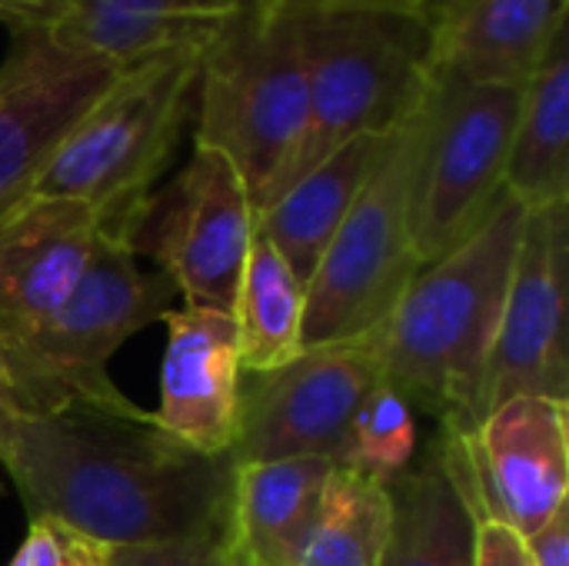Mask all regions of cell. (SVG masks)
<instances>
[{
    "label": "cell",
    "mask_w": 569,
    "mask_h": 566,
    "mask_svg": "<svg viewBox=\"0 0 569 566\" xmlns=\"http://www.w3.org/2000/svg\"><path fill=\"white\" fill-rule=\"evenodd\" d=\"M30 517L110 544L167 540L230 517V457H203L153 414L20 417L0 450Z\"/></svg>",
    "instance_id": "obj_1"
},
{
    "label": "cell",
    "mask_w": 569,
    "mask_h": 566,
    "mask_svg": "<svg viewBox=\"0 0 569 566\" xmlns=\"http://www.w3.org/2000/svg\"><path fill=\"white\" fill-rule=\"evenodd\" d=\"M527 207L503 193L483 227L427 264L383 324V380L443 430L483 420L487 367L520 254Z\"/></svg>",
    "instance_id": "obj_2"
},
{
    "label": "cell",
    "mask_w": 569,
    "mask_h": 566,
    "mask_svg": "<svg viewBox=\"0 0 569 566\" xmlns=\"http://www.w3.org/2000/svg\"><path fill=\"white\" fill-rule=\"evenodd\" d=\"M177 287L160 270H140L130 240L110 227L70 297L20 337L0 340L10 390L23 417L107 414L147 420L107 374L110 357L137 330L173 310Z\"/></svg>",
    "instance_id": "obj_3"
},
{
    "label": "cell",
    "mask_w": 569,
    "mask_h": 566,
    "mask_svg": "<svg viewBox=\"0 0 569 566\" xmlns=\"http://www.w3.org/2000/svg\"><path fill=\"white\" fill-rule=\"evenodd\" d=\"M193 100L197 147L233 163L260 217L273 203L307 127L300 23L247 0L207 43Z\"/></svg>",
    "instance_id": "obj_4"
},
{
    "label": "cell",
    "mask_w": 569,
    "mask_h": 566,
    "mask_svg": "<svg viewBox=\"0 0 569 566\" xmlns=\"http://www.w3.org/2000/svg\"><path fill=\"white\" fill-rule=\"evenodd\" d=\"M207 47H187L120 67L117 80L70 130L33 193L97 207L130 240L150 183L170 163L193 110Z\"/></svg>",
    "instance_id": "obj_5"
},
{
    "label": "cell",
    "mask_w": 569,
    "mask_h": 566,
    "mask_svg": "<svg viewBox=\"0 0 569 566\" xmlns=\"http://www.w3.org/2000/svg\"><path fill=\"white\" fill-rule=\"evenodd\" d=\"M293 20L307 60V127L277 197L343 143L390 133L430 83L427 20L380 10H330Z\"/></svg>",
    "instance_id": "obj_6"
},
{
    "label": "cell",
    "mask_w": 569,
    "mask_h": 566,
    "mask_svg": "<svg viewBox=\"0 0 569 566\" xmlns=\"http://www.w3.org/2000/svg\"><path fill=\"white\" fill-rule=\"evenodd\" d=\"M420 103L423 97L387 133L373 173L307 280L303 347L337 344L383 327L410 280L423 270L410 237Z\"/></svg>",
    "instance_id": "obj_7"
},
{
    "label": "cell",
    "mask_w": 569,
    "mask_h": 566,
    "mask_svg": "<svg viewBox=\"0 0 569 566\" xmlns=\"http://www.w3.org/2000/svg\"><path fill=\"white\" fill-rule=\"evenodd\" d=\"M520 93L523 87L430 73L410 183V237L423 267L477 234L507 193Z\"/></svg>",
    "instance_id": "obj_8"
},
{
    "label": "cell",
    "mask_w": 569,
    "mask_h": 566,
    "mask_svg": "<svg viewBox=\"0 0 569 566\" xmlns=\"http://www.w3.org/2000/svg\"><path fill=\"white\" fill-rule=\"evenodd\" d=\"M243 377L230 450L237 467L290 457H320L340 467L350 424L363 397L383 380V327L303 347L287 364Z\"/></svg>",
    "instance_id": "obj_9"
},
{
    "label": "cell",
    "mask_w": 569,
    "mask_h": 566,
    "mask_svg": "<svg viewBox=\"0 0 569 566\" xmlns=\"http://www.w3.org/2000/svg\"><path fill=\"white\" fill-rule=\"evenodd\" d=\"M257 214L233 163L193 147L190 163L157 197H147L133 230V254H147L167 274L187 307L230 310Z\"/></svg>",
    "instance_id": "obj_10"
},
{
    "label": "cell",
    "mask_w": 569,
    "mask_h": 566,
    "mask_svg": "<svg viewBox=\"0 0 569 566\" xmlns=\"http://www.w3.org/2000/svg\"><path fill=\"white\" fill-rule=\"evenodd\" d=\"M117 73L113 60L60 43L50 27L13 30V47L0 63V217L33 193Z\"/></svg>",
    "instance_id": "obj_11"
},
{
    "label": "cell",
    "mask_w": 569,
    "mask_h": 566,
    "mask_svg": "<svg viewBox=\"0 0 569 566\" xmlns=\"http://www.w3.org/2000/svg\"><path fill=\"white\" fill-rule=\"evenodd\" d=\"M567 277L569 203L527 210L487 367L483 417L510 397H550L569 404Z\"/></svg>",
    "instance_id": "obj_12"
},
{
    "label": "cell",
    "mask_w": 569,
    "mask_h": 566,
    "mask_svg": "<svg viewBox=\"0 0 569 566\" xmlns=\"http://www.w3.org/2000/svg\"><path fill=\"white\" fill-rule=\"evenodd\" d=\"M460 470L473 507L530 537L569 494V404L510 397L473 434H460Z\"/></svg>",
    "instance_id": "obj_13"
},
{
    "label": "cell",
    "mask_w": 569,
    "mask_h": 566,
    "mask_svg": "<svg viewBox=\"0 0 569 566\" xmlns=\"http://www.w3.org/2000/svg\"><path fill=\"white\" fill-rule=\"evenodd\" d=\"M160 320L167 324V350L153 420L203 457H230L243 384L233 314L183 304Z\"/></svg>",
    "instance_id": "obj_14"
},
{
    "label": "cell",
    "mask_w": 569,
    "mask_h": 566,
    "mask_svg": "<svg viewBox=\"0 0 569 566\" xmlns=\"http://www.w3.org/2000/svg\"><path fill=\"white\" fill-rule=\"evenodd\" d=\"M103 227L97 207L40 193L0 217V340L27 334L70 297Z\"/></svg>",
    "instance_id": "obj_15"
},
{
    "label": "cell",
    "mask_w": 569,
    "mask_h": 566,
    "mask_svg": "<svg viewBox=\"0 0 569 566\" xmlns=\"http://www.w3.org/2000/svg\"><path fill=\"white\" fill-rule=\"evenodd\" d=\"M569 0H450L430 23V73L523 87L567 27Z\"/></svg>",
    "instance_id": "obj_16"
},
{
    "label": "cell",
    "mask_w": 569,
    "mask_h": 566,
    "mask_svg": "<svg viewBox=\"0 0 569 566\" xmlns=\"http://www.w3.org/2000/svg\"><path fill=\"white\" fill-rule=\"evenodd\" d=\"M337 464L320 457L257 460L233 470V566H300Z\"/></svg>",
    "instance_id": "obj_17"
},
{
    "label": "cell",
    "mask_w": 569,
    "mask_h": 566,
    "mask_svg": "<svg viewBox=\"0 0 569 566\" xmlns=\"http://www.w3.org/2000/svg\"><path fill=\"white\" fill-rule=\"evenodd\" d=\"M393 537L383 566H473L477 507L463 487L457 434L443 430L417 467L387 484Z\"/></svg>",
    "instance_id": "obj_18"
},
{
    "label": "cell",
    "mask_w": 569,
    "mask_h": 566,
    "mask_svg": "<svg viewBox=\"0 0 569 566\" xmlns=\"http://www.w3.org/2000/svg\"><path fill=\"white\" fill-rule=\"evenodd\" d=\"M247 0H73L50 33L83 53L140 63L157 53L207 47Z\"/></svg>",
    "instance_id": "obj_19"
},
{
    "label": "cell",
    "mask_w": 569,
    "mask_h": 566,
    "mask_svg": "<svg viewBox=\"0 0 569 566\" xmlns=\"http://www.w3.org/2000/svg\"><path fill=\"white\" fill-rule=\"evenodd\" d=\"M383 143L387 133H367L343 143L327 160L310 167L297 183H290L257 217V237H263L290 264L303 287L357 203Z\"/></svg>",
    "instance_id": "obj_20"
},
{
    "label": "cell",
    "mask_w": 569,
    "mask_h": 566,
    "mask_svg": "<svg viewBox=\"0 0 569 566\" xmlns=\"http://www.w3.org/2000/svg\"><path fill=\"white\" fill-rule=\"evenodd\" d=\"M503 190L527 210L569 203V43L553 37L533 77L523 83L510 140Z\"/></svg>",
    "instance_id": "obj_21"
},
{
    "label": "cell",
    "mask_w": 569,
    "mask_h": 566,
    "mask_svg": "<svg viewBox=\"0 0 569 566\" xmlns=\"http://www.w3.org/2000/svg\"><path fill=\"white\" fill-rule=\"evenodd\" d=\"M303 310H307L303 280L263 237H253L230 307L237 324L243 374L273 370L303 350L300 340Z\"/></svg>",
    "instance_id": "obj_22"
},
{
    "label": "cell",
    "mask_w": 569,
    "mask_h": 566,
    "mask_svg": "<svg viewBox=\"0 0 569 566\" xmlns=\"http://www.w3.org/2000/svg\"><path fill=\"white\" fill-rule=\"evenodd\" d=\"M393 537L390 487L333 467L323 510L300 566H383Z\"/></svg>",
    "instance_id": "obj_23"
},
{
    "label": "cell",
    "mask_w": 569,
    "mask_h": 566,
    "mask_svg": "<svg viewBox=\"0 0 569 566\" xmlns=\"http://www.w3.org/2000/svg\"><path fill=\"white\" fill-rule=\"evenodd\" d=\"M417 454V424L410 404L380 380L360 404L340 467L357 470L370 480H397Z\"/></svg>",
    "instance_id": "obj_24"
},
{
    "label": "cell",
    "mask_w": 569,
    "mask_h": 566,
    "mask_svg": "<svg viewBox=\"0 0 569 566\" xmlns=\"http://www.w3.org/2000/svg\"><path fill=\"white\" fill-rule=\"evenodd\" d=\"M103 566H233L230 517L183 537L110 544L103 547Z\"/></svg>",
    "instance_id": "obj_25"
},
{
    "label": "cell",
    "mask_w": 569,
    "mask_h": 566,
    "mask_svg": "<svg viewBox=\"0 0 569 566\" xmlns=\"http://www.w3.org/2000/svg\"><path fill=\"white\" fill-rule=\"evenodd\" d=\"M260 3L283 17H307V13H330V10H380V13H403L433 23L450 0H260Z\"/></svg>",
    "instance_id": "obj_26"
},
{
    "label": "cell",
    "mask_w": 569,
    "mask_h": 566,
    "mask_svg": "<svg viewBox=\"0 0 569 566\" xmlns=\"http://www.w3.org/2000/svg\"><path fill=\"white\" fill-rule=\"evenodd\" d=\"M473 566H537L530 557L527 537L510 524L477 514L473 530Z\"/></svg>",
    "instance_id": "obj_27"
},
{
    "label": "cell",
    "mask_w": 569,
    "mask_h": 566,
    "mask_svg": "<svg viewBox=\"0 0 569 566\" xmlns=\"http://www.w3.org/2000/svg\"><path fill=\"white\" fill-rule=\"evenodd\" d=\"M7 566H67L60 527L43 520V517H30L27 537H23V544L17 547L13 560Z\"/></svg>",
    "instance_id": "obj_28"
},
{
    "label": "cell",
    "mask_w": 569,
    "mask_h": 566,
    "mask_svg": "<svg viewBox=\"0 0 569 566\" xmlns=\"http://www.w3.org/2000/svg\"><path fill=\"white\" fill-rule=\"evenodd\" d=\"M527 547L537 566H569V504L527 537Z\"/></svg>",
    "instance_id": "obj_29"
},
{
    "label": "cell",
    "mask_w": 569,
    "mask_h": 566,
    "mask_svg": "<svg viewBox=\"0 0 569 566\" xmlns=\"http://www.w3.org/2000/svg\"><path fill=\"white\" fill-rule=\"evenodd\" d=\"M73 0H0V23L10 30L53 27Z\"/></svg>",
    "instance_id": "obj_30"
},
{
    "label": "cell",
    "mask_w": 569,
    "mask_h": 566,
    "mask_svg": "<svg viewBox=\"0 0 569 566\" xmlns=\"http://www.w3.org/2000/svg\"><path fill=\"white\" fill-rule=\"evenodd\" d=\"M63 550H67V566H103V544L97 540H87V537H77L70 530H63Z\"/></svg>",
    "instance_id": "obj_31"
},
{
    "label": "cell",
    "mask_w": 569,
    "mask_h": 566,
    "mask_svg": "<svg viewBox=\"0 0 569 566\" xmlns=\"http://www.w3.org/2000/svg\"><path fill=\"white\" fill-rule=\"evenodd\" d=\"M20 407L13 400V390H10V377H7V364H3V354H0V450L3 444L10 440L13 427L20 424Z\"/></svg>",
    "instance_id": "obj_32"
},
{
    "label": "cell",
    "mask_w": 569,
    "mask_h": 566,
    "mask_svg": "<svg viewBox=\"0 0 569 566\" xmlns=\"http://www.w3.org/2000/svg\"><path fill=\"white\" fill-rule=\"evenodd\" d=\"M0 494H3V484H0Z\"/></svg>",
    "instance_id": "obj_33"
}]
</instances>
